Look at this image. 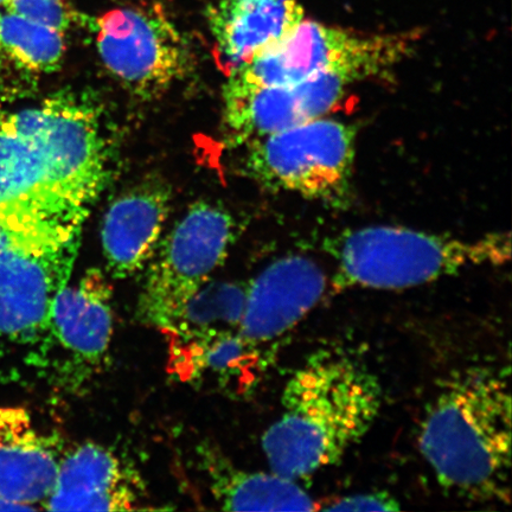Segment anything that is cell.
<instances>
[{"label":"cell","mask_w":512,"mask_h":512,"mask_svg":"<svg viewBox=\"0 0 512 512\" xmlns=\"http://www.w3.org/2000/svg\"><path fill=\"white\" fill-rule=\"evenodd\" d=\"M106 177L98 114L72 95L0 113V227L18 238L81 239Z\"/></svg>","instance_id":"obj_1"},{"label":"cell","mask_w":512,"mask_h":512,"mask_svg":"<svg viewBox=\"0 0 512 512\" xmlns=\"http://www.w3.org/2000/svg\"><path fill=\"white\" fill-rule=\"evenodd\" d=\"M283 413L262 437L271 471L293 480L339 463L379 416L377 377L349 356L317 352L284 388Z\"/></svg>","instance_id":"obj_2"},{"label":"cell","mask_w":512,"mask_h":512,"mask_svg":"<svg viewBox=\"0 0 512 512\" xmlns=\"http://www.w3.org/2000/svg\"><path fill=\"white\" fill-rule=\"evenodd\" d=\"M419 447L446 491L469 501L510 503L508 377L472 369L447 381L421 422Z\"/></svg>","instance_id":"obj_3"},{"label":"cell","mask_w":512,"mask_h":512,"mask_svg":"<svg viewBox=\"0 0 512 512\" xmlns=\"http://www.w3.org/2000/svg\"><path fill=\"white\" fill-rule=\"evenodd\" d=\"M337 260L336 292L362 287L401 290L420 286L476 266H502L510 260L508 233L476 239L374 226L348 230L328 245Z\"/></svg>","instance_id":"obj_4"},{"label":"cell","mask_w":512,"mask_h":512,"mask_svg":"<svg viewBox=\"0 0 512 512\" xmlns=\"http://www.w3.org/2000/svg\"><path fill=\"white\" fill-rule=\"evenodd\" d=\"M420 38L419 31L368 34L304 18L283 40L230 73L227 85H291L325 74L376 78L406 60Z\"/></svg>","instance_id":"obj_5"},{"label":"cell","mask_w":512,"mask_h":512,"mask_svg":"<svg viewBox=\"0 0 512 512\" xmlns=\"http://www.w3.org/2000/svg\"><path fill=\"white\" fill-rule=\"evenodd\" d=\"M235 229L232 214L220 204L191 206L147 264L137 305L139 322L162 331L174 324L226 260Z\"/></svg>","instance_id":"obj_6"},{"label":"cell","mask_w":512,"mask_h":512,"mask_svg":"<svg viewBox=\"0 0 512 512\" xmlns=\"http://www.w3.org/2000/svg\"><path fill=\"white\" fill-rule=\"evenodd\" d=\"M246 170L274 191L341 203L350 189L355 128L320 117L247 144Z\"/></svg>","instance_id":"obj_7"},{"label":"cell","mask_w":512,"mask_h":512,"mask_svg":"<svg viewBox=\"0 0 512 512\" xmlns=\"http://www.w3.org/2000/svg\"><path fill=\"white\" fill-rule=\"evenodd\" d=\"M96 46L106 68L136 94L158 95L189 66L183 38L160 8L125 6L96 18Z\"/></svg>","instance_id":"obj_8"},{"label":"cell","mask_w":512,"mask_h":512,"mask_svg":"<svg viewBox=\"0 0 512 512\" xmlns=\"http://www.w3.org/2000/svg\"><path fill=\"white\" fill-rule=\"evenodd\" d=\"M114 332L113 290L106 275L92 268L57 294L46 341L56 349V379L76 392L104 366Z\"/></svg>","instance_id":"obj_9"},{"label":"cell","mask_w":512,"mask_h":512,"mask_svg":"<svg viewBox=\"0 0 512 512\" xmlns=\"http://www.w3.org/2000/svg\"><path fill=\"white\" fill-rule=\"evenodd\" d=\"M80 240L19 247L0 256V339L46 338L51 306L69 284Z\"/></svg>","instance_id":"obj_10"},{"label":"cell","mask_w":512,"mask_h":512,"mask_svg":"<svg viewBox=\"0 0 512 512\" xmlns=\"http://www.w3.org/2000/svg\"><path fill=\"white\" fill-rule=\"evenodd\" d=\"M360 82L347 74H325L291 85L224 88V121L236 145L325 117Z\"/></svg>","instance_id":"obj_11"},{"label":"cell","mask_w":512,"mask_h":512,"mask_svg":"<svg viewBox=\"0 0 512 512\" xmlns=\"http://www.w3.org/2000/svg\"><path fill=\"white\" fill-rule=\"evenodd\" d=\"M326 285L323 268L306 256L274 261L247 285L240 328L243 339L262 358L267 347L283 338L320 302Z\"/></svg>","instance_id":"obj_12"},{"label":"cell","mask_w":512,"mask_h":512,"mask_svg":"<svg viewBox=\"0 0 512 512\" xmlns=\"http://www.w3.org/2000/svg\"><path fill=\"white\" fill-rule=\"evenodd\" d=\"M147 494L139 472L113 451L85 444L62 457L44 510L133 511L145 507Z\"/></svg>","instance_id":"obj_13"},{"label":"cell","mask_w":512,"mask_h":512,"mask_svg":"<svg viewBox=\"0 0 512 512\" xmlns=\"http://www.w3.org/2000/svg\"><path fill=\"white\" fill-rule=\"evenodd\" d=\"M247 285L208 283L163 330L169 342V368L183 381L200 379L203 358L223 338L240 331Z\"/></svg>","instance_id":"obj_14"},{"label":"cell","mask_w":512,"mask_h":512,"mask_svg":"<svg viewBox=\"0 0 512 512\" xmlns=\"http://www.w3.org/2000/svg\"><path fill=\"white\" fill-rule=\"evenodd\" d=\"M170 201L165 184L149 181L126 191L108 208L101 245L113 278H130L149 264L168 219Z\"/></svg>","instance_id":"obj_15"},{"label":"cell","mask_w":512,"mask_h":512,"mask_svg":"<svg viewBox=\"0 0 512 512\" xmlns=\"http://www.w3.org/2000/svg\"><path fill=\"white\" fill-rule=\"evenodd\" d=\"M207 18L217 57L230 74L283 40L305 11L298 0H219Z\"/></svg>","instance_id":"obj_16"},{"label":"cell","mask_w":512,"mask_h":512,"mask_svg":"<svg viewBox=\"0 0 512 512\" xmlns=\"http://www.w3.org/2000/svg\"><path fill=\"white\" fill-rule=\"evenodd\" d=\"M62 457L21 408H0V498L27 511L43 509Z\"/></svg>","instance_id":"obj_17"},{"label":"cell","mask_w":512,"mask_h":512,"mask_svg":"<svg viewBox=\"0 0 512 512\" xmlns=\"http://www.w3.org/2000/svg\"><path fill=\"white\" fill-rule=\"evenodd\" d=\"M204 475L215 501L230 511H316L319 505L297 480L272 472L238 469L211 447L200 451Z\"/></svg>","instance_id":"obj_18"},{"label":"cell","mask_w":512,"mask_h":512,"mask_svg":"<svg viewBox=\"0 0 512 512\" xmlns=\"http://www.w3.org/2000/svg\"><path fill=\"white\" fill-rule=\"evenodd\" d=\"M66 44L63 32L14 12L0 21V54L34 72H53L60 66Z\"/></svg>","instance_id":"obj_19"},{"label":"cell","mask_w":512,"mask_h":512,"mask_svg":"<svg viewBox=\"0 0 512 512\" xmlns=\"http://www.w3.org/2000/svg\"><path fill=\"white\" fill-rule=\"evenodd\" d=\"M8 12L48 25L66 34L72 27L75 14L64 0H11Z\"/></svg>","instance_id":"obj_20"},{"label":"cell","mask_w":512,"mask_h":512,"mask_svg":"<svg viewBox=\"0 0 512 512\" xmlns=\"http://www.w3.org/2000/svg\"><path fill=\"white\" fill-rule=\"evenodd\" d=\"M400 504L388 494H360L338 499L328 507H322L325 511H398Z\"/></svg>","instance_id":"obj_21"},{"label":"cell","mask_w":512,"mask_h":512,"mask_svg":"<svg viewBox=\"0 0 512 512\" xmlns=\"http://www.w3.org/2000/svg\"><path fill=\"white\" fill-rule=\"evenodd\" d=\"M69 241H72V240H69ZM61 242H67V241L43 242V241H34V240L18 238V236L11 234L8 232V230H5L4 228L0 227V256L12 251V249H16L19 247L54 245V243H61Z\"/></svg>","instance_id":"obj_22"},{"label":"cell","mask_w":512,"mask_h":512,"mask_svg":"<svg viewBox=\"0 0 512 512\" xmlns=\"http://www.w3.org/2000/svg\"><path fill=\"white\" fill-rule=\"evenodd\" d=\"M11 0H0V8H4L5 10L10 9Z\"/></svg>","instance_id":"obj_23"},{"label":"cell","mask_w":512,"mask_h":512,"mask_svg":"<svg viewBox=\"0 0 512 512\" xmlns=\"http://www.w3.org/2000/svg\"><path fill=\"white\" fill-rule=\"evenodd\" d=\"M2 17H3V14H2V11H0V21H2Z\"/></svg>","instance_id":"obj_24"}]
</instances>
